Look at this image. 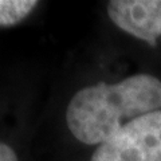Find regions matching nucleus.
Masks as SVG:
<instances>
[{
    "instance_id": "obj_5",
    "label": "nucleus",
    "mask_w": 161,
    "mask_h": 161,
    "mask_svg": "<svg viewBox=\"0 0 161 161\" xmlns=\"http://www.w3.org/2000/svg\"><path fill=\"white\" fill-rule=\"evenodd\" d=\"M0 161H18V156L11 147L0 142Z\"/></svg>"
},
{
    "instance_id": "obj_1",
    "label": "nucleus",
    "mask_w": 161,
    "mask_h": 161,
    "mask_svg": "<svg viewBox=\"0 0 161 161\" xmlns=\"http://www.w3.org/2000/svg\"><path fill=\"white\" fill-rule=\"evenodd\" d=\"M161 109V80L136 74L117 83L98 82L74 95L66 110V122L78 141L103 144L141 115Z\"/></svg>"
},
{
    "instance_id": "obj_4",
    "label": "nucleus",
    "mask_w": 161,
    "mask_h": 161,
    "mask_svg": "<svg viewBox=\"0 0 161 161\" xmlns=\"http://www.w3.org/2000/svg\"><path fill=\"white\" fill-rule=\"evenodd\" d=\"M35 0H0V26H15L36 7Z\"/></svg>"
},
{
    "instance_id": "obj_2",
    "label": "nucleus",
    "mask_w": 161,
    "mask_h": 161,
    "mask_svg": "<svg viewBox=\"0 0 161 161\" xmlns=\"http://www.w3.org/2000/svg\"><path fill=\"white\" fill-rule=\"evenodd\" d=\"M92 161H161V110L129 122L95 149Z\"/></svg>"
},
{
    "instance_id": "obj_3",
    "label": "nucleus",
    "mask_w": 161,
    "mask_h": 161,
    "mask_svg": "<svg viewBox=\"0 0 161 161\" xmlns=\"http://www.w3.org/2000/svg\"><path fill=\"white\" fill-rule=\"evenodd\" d=\"M110 20L122 31L152 47L161 35V0H112L108 3Z\"/></svg>"
}]
</instances>
